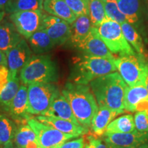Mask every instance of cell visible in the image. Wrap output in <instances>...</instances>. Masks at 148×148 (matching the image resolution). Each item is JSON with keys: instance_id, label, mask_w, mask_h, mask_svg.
<instances>
[{"instance_id": "obj_2", "label": "cell", "mask_w": 148, "mask_h": 148, "mask_svg": "<svg viewBox=\"0 0 148 148\" xmlns=\"http://www.w3.org/2000/svg\"><path fill=\"white\" fill-rule=\"evenodd\" d=\"M99 106L124 110L123 100L127 84L119 72L99 77L89 83Z\"/></svg>"}, {"instance_id": "obj_22", "label": "cell", "mask_w": 148, "mask_h": 148, "mask_svg": "<svg viewBox=\"0 0 148 148\" xmlns=\"http://www.w3.org/2000/svg\"><path fill=\"white\" fill-rule=\"evenodd\" d=\"M13 143L18 148H38L40 147L36 134L27 123L18 124Z\"/></svg>"}, {"instance_id": "obj_7", "label": "cell", "mask_w": 148, "mask_h": 148, "mask_svg": "<svg viewBox=\"0 0 148 148\" xmlns=\"http://www.w3.org/2000/svg\"><path fill=\"white\" fill-rule=\"evenodd\" d=\"M114 61L116 69L127 86L144 84L145 67L147 61L145 57L138 53L125 55L114 58Z\"/></svg>"}, {"instance_id": "obj_12", "label": "cell", "mask_w": 148, "mask_h": 148, "mask_svg": "<svg viewBox=\"0 0 148 148\" xmlns=\"http://www.w3.org/2000/svg\"><path fill=\"white\" fill-rule=\"evenodd\" d=\"M108 145L116 148H138L148 141V132L138 131L128 133H111L103 136Z\"/></svg>"}, {"instance_id": "obj_35", "label": "cell", "mask_w": 148, "mask_h": 148, "mask_svg": "<svg viewBox=\"0 0 148 148\" xmlns=\"http://www.w3.org/2000/svg\"><path fill=\"white\" fill-rule=\"evenodd\" d=\"M84 137H80L72 140H66L56 148H84Z\"/></svg>"}, {"instance_id": "obj_10", "label": "cell", "mask_w": 148, "mask_h": 148, "mask_svg": "<svg viewBox=\"0 0 148 148\" xmlns=\"http://www.w3.org/2000/svg\"><path fill=\"white\" fill-rule=\"evenodd\" d=\"M70 25L62 18L45 14L40 29H43L47 33L56 45H60L71 38V27Z\"/></svg>"}, {"instance_id": "obj_38", "label": "cell", "mask_w": 148, "mask_h": 148, "mask_svg": "<svg viewBox=\"0 0 148 148\" xmlns=\"http://www.w3.org/2000/svg\"><path fill=\"white\" fill-rule=\"evenodd\" d=\"M10 0H0V9L4 10V8Z\"/></svg>"}, {"instance_id": "obj_36", "label": "cell", "mask_w": 148, "mask_h": 148, "mask_svg": "<svg viewBox=\"0 0 148 148\" xmlns=\"http://www.w3.org/2000/svg\"><path fill=\"white\" fill-rule=\"evenodd\" d=\"M1 65L8 66V62H7L6 54L3 53L2 51L0 50V66Z\"/></svg>"}, {"instance_id": "obj_45", "label": "cell", "mask_w": 148, "mask_h": 148, "mask_svg": "<svg viewBox=\"0 0 148 148\" xmlns=\"http://www.w3.org/2000/svg\"></svg>"}, {"instance_id": "obj_8", "label": "cell", "mask_w": 148, "mask_h": 148, "mask_svg": "<svg viewBox=\"0 0 148 148\" xmlns=\"http://www.w3.org/2000/svg\"><path fill=\"white\" fill-rule=\"evenodd\" d=\"M27 123L36 134L40 146L43 148H56L66 140L77 138L75 135L60 132L50 125L42 123L32 116L27 120Z\"/></svg>"}, {"instance_id": "obj_21", "label": "cell", "mask_w": 148, "mask_h": 148, "mask_svg": "<svg viewBox=\"0 0 148 148\" xmlns=\"http://www.w3.org/2000/svg\"><path fill=\"white\" fill-rule=\"evenodd\" d=\"M145 99H148V91L145 84H141L134 86H127L123 100L124 110L134 112L138 103Z\"/></svg>"}, {"instance_id": "obj_18", "label": "cell", "mask_w": 148, "mask_h": 148, "mask_svg": "<svg viewBox=\"0 0 148 148\" xmlns=\"http://www.w3.org/2000/svg\"><path fill=\"white\" fill-rule=\"evenodd\" d=\"M44 115L60 118L72 121L73 123H79L72 110L69 101L61 92L54 98L50 106L46 111Z\"/></svg>"}, {"instance_id": "obj_44", "label": "cell", "mask_w": 148, "mask_h": 148, "mask_svg": "<svg viewBox=\"0 0 148 148\" xmlns=\"http://www.w3.org/2000/svg\"><path fill=\"white\" fill-rule=\"evenodd\" d=\"M38 148H43V147H40H40H38Z\"/></svg>"}, {"instance_id": "obj_42", "label": "cell", "mask_w": 148, "mask_h": 148, "mask_svg": "<svg viewBox=\"0 0 148 148\" xmlns=\"http://www.w3.org/2000/svg\"><path fill=\"white\" fill-rule=\"evenodd\" d=\"M103 1H117V0H103Z\"/></svg>"}, {"instance_id": "obj_29", "label": "cell", "mask_w": 148, "mask_h": 148, "mask_svg": "<svg viewBox=\"0 0 148 148\" xmlns=\"http://www.w3.org/2000/svg\"><path fill=\"white\" fill-rule=\"evenodd\" d=\"M89 17L93 27H97L107 18L103 0H90Z\"/></svg>"}, {"instance_id": "obj_26", "label": "cell", "mask_w": 148, "mask_h": 148, "mask_svg": "<svg viewBox=\"0 0 148 148\" xmlns=\"http://www.w3.org/2000/svg\"><path fill=\"white\" fill-rule=\"evenodd\" d=\"M117 5L127 22L136 26L140 18L139 0H117Z\"/></svg>"}, {"instance_id": "obj_16", "label": "cell", "mask_w": 148, "mask_h": 148, "mask_svg": "<svg viewBox=\"0 0 148 148\" xmlns=\"http://www.w3.org/2000/svg\"><path fill=\"white\" fill-rule=\"evenodd\" d=\"M124 112V110H114L106 106H99L97 111L92 117L90 124L92 133L98 136H103L109 123L116 116Z\"/></svg>"}, {"instance_id": "obj_31", "label": "cell", "mask_w": 148, "mask_h": 148, "mask_svg": "<svg viewBox=\"0 0 148 148\" xmlns=\"http://www.w3.org/2000/svg\"><path fill=\"white\" fill-rule=\"evenodd\" d=\"M67 5L77 16L89 14L90 0H65Z\"/></svg>"}, {"instance_id": "obj_4", "label": "cell", "mask_w": 148, "mask_h": 148, "mask_svg": "<svg viewBox=\"0 0 148 148\" xmlns=\"http://www.w3.org/2000/svg\"><path fill=\"white\" fill-rule=\"evenodd\" d=\"M19 78L28 86L36 83H53L58 79V69L49 55H32L19 72Z\"/></svg>"}, {"instance_id": "obj_25", "label": "cell", "mask_w": 148, "mask_h": 148, "mask_svg": "<svg viewBox=\"0 0 148 148\" xmlns=\"http://www.w3.org/2000/svg\"><path fill=\"white\" fill-rule=\"evenodd\" d=\"M136 130L134 116L132 114H124L112 120L107 127L105 134L128 133Z\"/></svg>"}, {"instance_id": "obj_33", "label": "cell", "mask_w": 148, "mask_h": 148, "mask_svg": "<svg viewBox=\"0 0 148 148\" xmlns=\"http://www.w3.org/2000/svg\"><path fill=\"white\" fill-rule=\"evenodd\" d=\"M135 127L138 131L148 132V114L145 112H136L134 116Z\"/></svg>"}, {"instance_id": "obj_17", "label": "cell", "mask_w": 148, "mask_h": 148, "mask_svg": "<svg viewBox=\"0 0 148 148\" xmlns=\"http://www.w3.org/2000/svg\"><path fill=\"white\" fill-rule=\"evenodd\" d=\"M12 21L3 19L0 22V50L6 54L23 39Z\"/></svg>"}, {"instance_id": "obj_34", "label": "cell", "mask_w": 148, "mask_h": 148, "mask_svg": "<svg viewBox=\"0 0 148 148\" xmlns=\"http://www.w3.org/2000/svg\"><path fill=\"white\" fill-rule=\"evenodd\" d=\"M12 75L7 65L0 66V95L8 87Z\"/></svg>"}, {"instance_id": "obj_14", "label": "cell", "mask_w": 148, "mask_h": 148, "mask_svg": "<svg viewBox=\"0 0 148 148\" xmlns=\"http://www.w3.org/2000/svg\"><path fill=\"white\" fill-rule=\"evenodd\" d=\"M28 106V90L25 84L20 86L17 92L11 101L8 108V113L17 124L27 123V120L32 117V114L27 112Z\"/></svg>"}, {"instance_id": "obj_15", "label": "cell", "mask_w": 148, "mask_h": 148, "mask_svg": "<svg viewBox=\"0 0 148 148\" xmlns=\"http://www.w3.org/2000/svg\"><path fill=\"white\" fill-rule=\"evenodd\" d=\"M36 119L46 125H49L54 127L60 132L68 134L75 135L77 137L88 134L89 132V128L88 127H84L79 123H73L72 121L60 118L38 115V116H36Z\"/></svg>"}, {"instance_id": "obj_27", "label": "cell", "mask_w": 148, "mask_h": 148, "mask_svg": "<svg viewBox=\"0 0 148 148\" xmlns=\"http://www.w3.org/2000/svg\"><path fill=\"white\" fill-rule=\"evenodd\" d=\"M121 26L125 38H126L127 41L129 42L130 45L132 46L136 53L143 56L145 58L147 53L145 51L143 40L134 26L127 21L122 23Z\"/></svg>"}, {"instance_id": "obj_9", "label": "cell", "mask_w": 148, "mask_h": 148, "mask_svg": "<svg viewBox=\"0 0 148 148\" xmlns=\"http://www.w3.org/2000/svg\"><path fill=\"white\" fill-rule=\"evenodd\" d=\"M44 15L42 10L20 11L10 14V19L16 29L25 39L41 27Z\"/></svg>"}, {"instance_id": "obj_6", "label": "cell", "mask_w": 148, "mask_h": 148, "mask_svg": "<svg viewBox=\"0 0 148 148\" xmlns=\"http://www.w3.org/2000/svg\"><path fill=\"white\" fill-rule=\"evenodd\" d=\"M27 112L32 115H44L54 98L60 93L53 83H36L27 86Z\"/></svg>"}, {"instance_id": "obj_20", "label": "cell", "mask_w": 148, "mask_h": 148, "mask_svg": "<svg viewBox=\"0 0 148 148\" xmlns=\"http://www.w3.org/2000/svg\"><path fill=\"white\" fill-rule=\"evenodd\" d=\"M18 124L11 117L8 110L0 106V145L13 141Z\"/></svg>"}, {"instance_id": "obj_19", "label": "cell", "mask_w": 148, "mask_h": 148, "mask_svg": "<svg viewBox=\"0 0 148 148\" xmlns=\"http://www.w3.org/2000/svg\"><path fill=\"white\" fill-rule=\"evenodd\" d=\"M43 10L50 15L62 18L70 24L73 23L77 18L65 0H44Z\"/></svg>"}, {"instance_id": "obj_28", "label": "cell", "mask_w": 148, "mask_h": 148, "mask_svg": "<svg viewBox=\"0 0 148 148\" xmlns=\"http://www.w3.org/2000/svg\"><path fill=\"white\" fill-rule=\"evenodd\" d=\"M44 0H10L5 5L4 12L12 14L20 11L43 10Z\"/></svg>"}, {"instance_id": "obj_23", "label": "cell", "mask_w": 148, "mask_h": 148, "mask_svg": "<svg viewBox=\"0 0 148 148\" xmlns=\"http://www.w3.org/2000/svg\"><path fill=\"white\" fill-rule=\"evenodd\" d=\"M92 27L89 15L84 14L77 16L76 19L71 24V36L70 40L74 47L88 36Z\"/></svg>"}, {"instance_id": "obj_24", "label": "cell", "mask_w": 148, "mask_h": 148, "mask_svg": "<svg viewBox=\"0 0 148 148\" xmlns=\"http://www.w3.org/2000/svg\"><path fill=\"white\" fill-rule=\"evenodd\" d=\"M27 40L32 52L35 54L47 53L56 45L50 36L43 29L36 31Z\"/></svg>"}, {"instance_id": "obj_11", "label": "cell", "mask_w": 148, "mask_h": 148, "mask_svg": "<svg viewBox=\"0 0 148 148\" xmlns=\"http://www.w3.org/2000/svg\"><path fill=\"white\" fill-rule=\"evenodd\" d=\"M85 55L91 56L114 58L102 38L99 36L97 27H92L87 36L75 46Z\"/></svg>"}, {"instance_id": "obj_32", "label": "cell", "mask_w": 148, "mask_h": 148, "mask_svg": "<svg viewBox=\"0 0 148 148\" xmlns=\"http://www.w3.org/2000/svg\"><path fill=\"white\" fill-rule=\"evenodd\" d=\"M94 134L88 135L84 138V148H109V145L104 138Z\"/></svg>"}, {"instance_id": "obj_5", "label": "cell", "mask_w": 148, "mask_h": 148, "mask_svg": "<svg viewBox=\"0 0 148 148\" xmlns=\"http://www.w3.org/2000/svg\"><path fill=\"white\" fill-rule=\"evenodd\" d=\"M97 29L99 36L112 54L121 56L137 53L125 38L120 23L107 18Z\"/></svg>"}, {"instance_id": "obj_40", "label": "cell", "mask_w": 148, "mask_h": 148, "mask_svg": "<svg viewBox=\"0 0 148 148\" xmlns=\"http://www.w3.org/2000/svg\"><path fill=\"white\" fill-rule=\"evenodd\" d=\"M5 12H4V10H1V9H0V22L3 19V16L5 15Z\"/></svg>"}, {"instance_id": "obj_39", "label": "cell", "mask_w": 148, "mask_h": 148, "mask_svg": "<svg viewBox=\"0 0 148 148\" xmlns=\"http://www.w3.org/2000/svg\"><path fill=\"white\" fill-rule=\"evenodd\" d=\"M2 148H18L15 145V144L13 143V141L9 142V143L5 144V145H3Z\"/></svg>"}, {"instance_id": "obj_37", "label": "cell", "mask_w": 148, "mask_h": 148, "mask_svg": "<svg viewBox=\"0 0 148 148\" xmlns=\"http://www.w3.org/2000/svg\"><path fill=\"white\" fill-rule=\"evenodd\" d=\"M144 84L147 88L148 91V61H147L145 64V78H144Z\"/></svg>"}, {"instance_id": "obj_13", "label": "cell", "mask_w": 148, "mask_h": 148, "mask_svg": "<svg viewBox=\"0 0 148 148\" xmlns=\"http://www.w3.org/2000/svg\"><path fill=\"white\" fill-rule=\"evenodd\" d=\"M32 56V51L25 38L6 53L8 67L12 77H16L22 68Z\"/></svg>"}, {"instance_id": "obj_41", "label": "cell", "mask_w": 148, "mask_h": 148, "mask_svg": "<svg viewBox=\"0 0 148 148\" xmlns=\"http://www.w3.org/2000/svg\"><path fill=\"white\" fill-rule=\"evenodd\" d=\"M138 148H148V141L146 142L145 143H143V145L139 146Z\"/></svg>"}, {"instance_id": "obj_43", "label": "cell", "mask_w": 148, "mask_h": 148, "mask_svg": "<svg viewBox=\"0 0 148 148\" xmlns=\"http://www.w3.org/2000/svg\"><path fill=\"white\" fill-rule=\"evenodd\" d=\"M109 148H116V147H112V146L109 145Z\"/></svg>"}, {"instance_id": "obj_1", "label": "cell", "mask_w": 148, "mask_h": 148, "mask_svg": "<svg viewBox=\"0 0 148 148\" xmlns=\"http://www.w3.org/2000/svg\"><path fill=\"white\" fill-rule=\"evenodd\" d=\"M61 93L69 101L77 122L84 127H90L99 106L89 85L67 82Z\"/></svg>"}, {"instance_id": "obj_3", "label": "cell", "mask_w": 148, "mask_h": 148, "mask_svg": "<svg viewBox=\"0 0 148 148\" xmlns=\"http://www.w3.org/2000/svg\"><path fill=\"white\" fill-rule=\"evenodd\" d=\"M114 58L84 55L75 59L70 75L71 82L89 84L97 77L117 71Z\"/></svg>"}, {"instance_id": "obj_30", "label": "cell", "mask_w": 148, "mask_h": 148, "mask_svg": "<svg viewBox=\"0 0 148 148\" xmlns=\"http://www.w3.org/2000/svg\"><path fill=\"white\" fill-rule=\"evenodd\" d=\"M103 3L107 18L120 24L127 21L125 15L119 8L116 1H106Z\"/></svg>"}]
</instances>
